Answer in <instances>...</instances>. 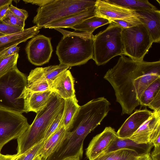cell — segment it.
I'll return each instance as SVG.
<instances>
[{
    "mask_svg": "<svg viewBox=\"0 0 160 160\" xmlns=\"http://www.w3.org/2000/svg\"><path fill=\"white\" fill-rule=\"evenodd\" d=\"M113 87L121 115L131 114L140 105L145 89L160 78V61H138L121 55L116 64L104 76Z\"/></svg>",
    "mask_w": 160,
    "mask_h": 160,
    "instance_id": "6da1fadb",
    "label": "cell"
},
{
    "mask_svg": "<svg viewBox=\"0 0 160 160\" xmlns=\"http://www.w3.org/2000/svg\"><path fill=\"white\" fill-rule=\"evenodd\" d=\"M63 35L57 46L56 54L60 64L69 67L84 64L92 59L94 35L85 32L54 29Z\"/></svg>",
    "mask_w": 160,
    "mask_h": 160,
    "instance_id": "7a4b0ae2",
    "label": "cell"
},
{
    "mask_svg": "<svg viewBox=\"0 0 160 160\" xmlns=\"http://www.w3.org/2000/svg\"><path fill=\"white\" fill-rule=\"evenodd\" d=\"M64 100L52 92L47 104L37 113L32 123L17 139V154L21 155L43 141L46 132L55 117L64 109Z\"/></svg>",
    "mask_w": 160,
    "mask_h": 160,
    "instance_id": "3957f363",
    "label": "cell"
},
{
    "mask_svg": "<svg viewBox=\"0 0 160 160\" xmlns=\"http://www.w3.org/2000/svg\"><path fill=\"white\" fill-rule=\"evenodd\" d=\"M27 84L26 75L17 66L0 76V108L27 113L25 100L22 98Z\"/></svg>",
    "mask_w": 160,
    "mask_h": 160,
    "instance_id": "277c9868",
    "label": "cell"
},
{
    "mask_svg": "<svg viewBox=\"0 0 160 160\" xmlns=\"http://www.w3.org/2000/svg\"><path fill=\"white\" fill-rule=\"evenodd\" d=\"M96 0H53L37 9L33 22L43 28L95 6Z\"/></svg>",
    "mask_w": 160,
    "mask_h": 160,
    "instance_id": "5b68a950",
    "label": "cell"
},
{
    "mask_svg": "<svg viewBox=\"0 0 160 160\" xmlns=\"http://www.w3.org/2000/svg\"><path fill=\"white\" fill-rule=\"evenodd\" d=\"M122 29L111 22L104 30L94 35L92 59L97 65L105 64L113 58L124 55Z\"/></svg>",
    "mask_w": 160,
    "mask_h": 160,
    "instance_id": "8992f818",
    "label": "cell"
},
{
    "mask_svg": "<svg viewBox=\"0 0 160 160\" xmlns=\"http://www.w3.org/2000/svg\"><path fill=\"white\" fill-rule=\"evenodd\" d=\"M122 36L124 55L137 61H143L153 43L144 25L123 29Z\"/></svg>",
    "mask_w": 160,
    "mask_h": 160,
    "instance_id": "52a82bcc",
    "label": "cell"
},
{
    "mask_svg": "<svg viewBox=\"0 0 160 160\" xmlns=\"http://www.w3.org/2000/svg\"><path fill=\"white\" fill-rule=\"evenodd\" d=\"M29 125L22 113L0 108V152L7 143L19 138Z\"/></svg>",
    "mask_w": 160,
    "mask_h": 160,
    "instance_id": "ba28073f",
    "label": "cell"
},
{
    "mask_svg": "<svg viewBox=\"0 0 160 160\" xmlns=\"http://www.w3.org/2000/svg\"><path fill=\"white\" fill-rule=\"evenodd\" d=\"M51 40L50 38L38 35L28 42L25 50L31 63L36 66H41L49 62L53 51Z\"/></svg>",
    "mask_w": 160,
    "mask_h": 160,
    "instance_id": "9c48e42d",
    "label": "cell"
},
{
    "mask_svg": "<svg viewBox=\"0 0 160 160\" xmlns=\"http://www.w3.org/2000/svg\"><path fill=\"white\" fill-rule=\"evenodd\" d=\"M118 136L115 129L110 127H106L101 133L92 138L86 152L89 160L95 158L104 151Z\"/></svg>",
    "mask_w": 160,
    "mask_h": 160,
    "instance_id": "30bf717a",
    "label": "cell"
},
{
    "mask_svg": "<svg viewBox=\"0 0 160 160\" xmlns=\"http://www.w3.org/2000/svg\"><path fill=\"white\" fill-rule=\"evenodd\" d=\"M95 6L96 15L110 21L138 16L135 11L109 3L106 0H97Z\"/></svg>",
    "mask_w": 160,
    "mask_h": 160,
    "instance_id": "8fae6325",
    "label": "cell"
},
{
    "mask_svg": "<svg viewBox=\"0 0 160 160\" xmlns=\"http://www.w3.org/2000/svg\"><path fill=\"white\" fill-rule=\"evenodd\" d=\"M152 113L153 112L146 108L136 110L117 132L118 137L121 138H129Z\"/></svg>",
    "mask_w": 160,
    "mask_h": 160,
    "instance_id": "7c38bea8",
    "label": "cell"
},
{
    "mask_svg": "<svg viewBox=\"0 0 160 160\" xmlns=\"http://www.w3.org/2000/svg\"><path fill=\"white\" fill-rule=\"evenodd\" d=\"M74 79L69 70L60 73L50 86V90L64 100L76 98Z\"/></svg>",
    "mask_w": 160,
    "mask_h": 160,
    "instance_id": "4fadbf2b",
    "label": "cell"
},
{
    "mask_svg": "<svg viewBox=\"0 0 160 160\" xmlns=\"http://www.w3.org/2000/svg\"><path fill=\"white\" fill-rule=\"evenodd\" d=\"M159 126L160 112L153 111L152 115L128 138L139 144H152V136Z\"/></svg>",
    "mask_w": 160,
    "mask_h": 160,
    "instance_id": "5bb4252c",
    "label": "cell"
},
{
    "mask_svg": "<svg viewBox=\"0 0 160 160\" xmlns=\"http://www.w3.org/2000/svg\"><path fill=\"white\" fill-rule=\"evenodd\" d=\"M138 17L144 25L153 42H160V11L151 10L136 11Z\"/></svg>",
    "mask_w": 160,
    "mask_h": 160,
    "instance_id": "9a60e30c",
    "label": "cell"
},
{
    "mask_svg": "<svg viewBox=\"0 0 160 160\" xmlns=\"http://www.w3.org/2000/svg\"><path fill=\"white\" fill-rule=\"evenodd\" d=\"M42 28L36 25L24 29L19 32L0 37V52L9 47L18 45L32 38L39 33Z\"/></svg>",
    "mask_w": 160,
    "mask_h": 160,
    "instance_id": "2e32d148",
    "label": "cell"
},
{
    "mask_svg": "<svg viewBox=\"0 0 160 160\" xmlns=\"http://www.w3.org/2000/svg\"><path fill=\"white\" fill-rule=\"evenodd\" d=\"M42 67H38L32 70L27 78V84L22 96L33 92H43L50 90V86L46 80L42 70Z\"/></svg>",
    "mask_w": 160,
    "mask_h": 160,
    "instance_id": "e0dca14e",
    "label": "cell"
},
{
    "mask_svg": "<svg viewBox=\"0 0 160 160\" xmlns=\"http://www.w3.org/2000/svg\"><path fill=\"white\" fill-rule=\"evenodd\" d=\"M68 131L64 126L44 141L41 148L39 151V155L42 160L46 159L60 148L65 139Z\"/></svg>",
    "mask_w": 160,
    "mask_h": 160,
    "instance_id": "ac0fdd59",
    "label": "cell"
},
{
    "mask_svg": "<svg viewBox=\"0 0 160 160\" xmlns=\"http://www.w3.org/2000/svg\"><path fill=\"white\" fill-rule=\"evenodd\" d=\"M152 147V144H139L128 138H121L118 137L112 142L106 149L99 155L122 148H127L136 151L139 155H141L150 153V151Z\"/></svg>",
    "mask_w": 160,
    "mask_h": 160,
    "instance_id": "d6986e66",
    "label": "cell"
},
{
    "mask_svg": "<svg viewBox=\"0 0 160 160\" xmlns=\"http://www.w3.org/2000/svg\"><path fill=\"white\" fill-rule=\"evenodd\" d=\"M95 6L89 8L79 13L44 27V28H71L86 19L96 15Z\"/></svg>",
    "mask_w": 160,
    "mask_h": 160,
    "instance_id": "ffe728a7",
    "label": "cell"
},
{
    "mask_svg": "<svg viewBox=\"0 0 160 160\" xmlns=\"http://www.w3.org/2000/svg\"><path fill=\"white\" fill-rule=\"evenodd\" d=\"M52 92L48 90L43 92H33L25 97L26 106L27 113H37L47 105Z\"/></svg>",
    "mask_w": 160,
    "mask_h": 160,
    "instance_id": "44dd1931",
    "label": "cell"
},
{
    "mask_svg": "<svg viewBox=\"0 0 160 160\" xmlns=\"http://www.w3.org/2000/svg\"><path fill=\"white\" fill-rule=\"evenodd\" d=\"M111 23L109 20L96 15L86 19L71 28L74 29L75 32L92 34L97 28Z\"/></svg>",
    "mask_w": 160,
    "mask_h": 160,
    "instance_id": "7402d4cb",
    "label": "cell"
},
{
    "mask_svg": "<svg viewBox=\"0 0 160 160\" xmlns=\"http://www.w3.org/2000/svg\"><path fill=\"white\" fill-rule=\"evenodd\" d=\"M139 155L134 150L124 148L99 155L91 160H137Z\"/></svg>",
    "mask_w": 160,
    "mask_h": 160,
    "instance_id": "603a6c76",
    "label": "cell"
},
{
    "mask_svg": "<svg viewBox=\"0 0 160 160\" xmlns=\"http://www.w3.org/2000/svg\"><path fill=\"white\" fill-rule=\"evenodd\" d=\"M110 3L134 11L156 10L148 0H106Z\"/></svg>",
    "mask_w": 160,
    "mask_h": 160,
    "instance_id": "cb8c5ba5",
    "label": "cell"
},
{
    "mask_svg": "<svg viewBox=\"0 0 160 160\" xmlns=\"http://www.w3.org/2000/svg\"><path fill=\"white\" fill-rule=\"evenodd\" d=\"M76 98L64 100L62 123L67 130L80 106Z\"/></svg>",
    "mask_w": 160,
    "mask_h": 160,
    "instance_id": "d4e9b609",
    "label": "cell"
},
{
    "mask_svg": "<svg viewBox=\"0 0 160 160\" xmlns=\"http://www.w3.org/2000/svg\"><path fill=\"white\" fill-rule=\"evenodd\" d=\"M160 93V78L154 81L144 91L140 99V105L148 107L155 97Z\"/></svg>",
    "mask_w": 160,
    "mask_h": 160,
    "instance_id": "484cf974",
    "label": "cell"
},
{
    "mask_svg": "<svg viewBox=\"0 0 160 160\" xmlns=\"http://www.w3.org/2000/svg\"><path fill=\"white\" fill-rule=\"evenodd\" d=\"M70 67L59 64L42 68L43 74L49 86L52 81L61 72L68 70Z\"/></svg>",
    "mask_w": 160,
    "mask_h": 160,
    "instance_id": "4316f807",
    "label": "cell"
},
{
    "mask_svg": "<svg viewBox=\"0 0 160 160\" xmlns=\"http://www.w3.org/2000/svg\"><path fill=\"white\" fill-rule=\"evenodd\" d=\"M19 57L18 53L0 58V76L17 66Z\"/></svg>",
    "mask_w": 160,
    "mask_h": 160,
    "instance_id": "83f0119b",
    "label": "cell"
},
{
    "mask_svg": "<svg viewBox=\"0 0 160 160\" xmlns=\"http://www.w3.org/2000/svg\"><path fill=\"white\" fill-rule=\"evenodd\" d=\"M110 21L111 22L120 26L123 29L132 28L142 24L137 16L122 19H113Z\"/></svg>",
    "mask_w": 160,
    "mask_h": 160,
    "instance_id": "f1b7e54d",
    "label": "cell"
},
{
    "mask_svg": "<svg viewBox=\"0 0 160 160\" xmlns=\"http://www.w3.org/2000/svg\"><path fill=\"white\" fill-rule=\"evenodd\" d=\"M63 111V110L55 117L50 125L43 139L44 141L63 126L62 123Z\"/></svg>",
    "mask_w": 160,
    "mask_h": 160,
    "instance_id": "f546056e",
    "label": "cell"
},
{
    "mask_svg": "<svg viewBox=\"0 0 160 160\" xmlns=\"http://www.w3.org/2000/svg\"><path fill=\"white\" fill-rule=\"evenodd\" d=\"M1 20L3 22L9 25L24 29L25 20L14 15L9 9L5 15Z\"/></svg>",
    "mask_w": 160,
    "mask_h": 160,
    "instance_id": "4dcf8cb0",
    "label": "cell"
},
{
    "mask_svg": "<svg viewBox=\"0 0 160 160\" xmlns=\"http://www.w3.org/2000/svg\"><path fill=\"white\" fill-rule=\"evenodd\" d=\"M44 141L36 144L23 154L20 155L16 160H33L38 156V153L43 145Z\"/></svg>",
    "mask_w": 160,
    "mask_h": 160,
    "instance_id": "1f68e13d",
    "label": "cell"
},
{
    "mask_svg": "<svg viewBox=\"0 0 160 160\" xmlns=\"http://www.w3.org/2000/svg\"><path fill=\"white\" fill-rule=\"evenodd\" d=\"M24 29L6 23L0 20V32L5 35H9L20 32Z\"/></svg>",
    "mask_w": 160,
    "mask_h": 160,
    "instance_id": "d6a6232c",
    "label": "cell"
},
{
    "mask_svg": "<svg viewBox=\"0 0 160 160\" xmlns=\"http://www.w3.org/2000/svg\"><path fill=\"white\" fill-rule=\"evenodd\" d=\"M9 9L14 15L25 21L28 16V12L26 10L18 8L12 4L9 6Z\"/></svg>",
    "mask_w": 160,
    "mask_h": 160,
    "instance_id": "836d02e7",
    "label": "cell"
},
{
    "mask_svg": "<svg viewBox=\"0 0 160 160\" xmlns=\"http://www.w3.org/2000/svg\"><path fill=\"white\" fill-rule=\"evenodd\" d=\"M18 45H16L9 47L0 52V58H6L18 53L20 48Z\"/></svg>",
    "mask_w": 160,
    "mask_h": 160,
    "instance_id": "e575fe53",
    "label": "cell"
},
{
    "mask_svg": "<svg viewBox=\"0 0 160 160\" xmlns=\"http://www.w3.org/2000/svg\"><path fill=\"white\" fill-rule=\"evenodd\" d=\"M150 143L155 148L160 147V126L155 130L151 138Z\"/></svg>",
    "mask_w": 160,
    "mask_h": 160,
    "instance_id": "d590c367",
    "label": "cell"
},
{
    "mask_svg": "<svg viewBox=\"0 0 160 160\" xmlns=\"http://www.w3.org/2000/svg\"><path fill=\"white\" fill-rule=\"evenodd\" d=\"M53 0H23L25 3H30L39 6V7H43L50 3Z\"/></svg>",
    "mask_w": 160,
    "mask_h": 160,
    "instance_id": "8d00e7d4",
    "label": "cell"
},
{
    "mask_svg": "<svg viewBox=\"0 0 160 160\" xmlns=\"http://www.w3.org/2000/svg\"><path fill=\"white\" fill-rule=\"evenodd\" d=\"M150 155L152 160H160V147L155 148Z\"/></svg>",
    "mask_w": 160,
    "mask_h": 160,
    "instance_id": "74e56055",
    "label": "cell"
},
{
    "mask_svg": "<svg viewBox=\"0 0 160 160\" xmlns=\"http://www.w3.org/2000/svg\"><path fill=\"white\" fill-rule=\"evenodd\" d=\"M10 6L6 5L0 8V20L2 19L5 15Z\"/></svg>",
    "mask_w": 160,
    "mask_h": 160,
    "instance_id": "f35d334b",
    "label": "cell"
},
{
    "mask_svg": "<svg viewBox=\"0 0 160 160\" xmlns=\"http://www.w3.org/2000/svg\"><path fill=\"white\" fill-rule=\"evenodd\" d=\"M20 155H18L17 154L11 155H3L0 160H13Z\"/></svg>",
    "mask_w": 160,
    "mask_h": 160,
    "instance_id": "ab89813d",
    "label": "cell"
},
{
    "mask_svg": "<svg viewBox=\"0 0 160 160\" xmlns=\"http://www.w3.org/2000/svg\"><path fill=\"white\" fill-rule=\"evenodd\" d=\"M150 153H147L140 155L137 160H152Z\"/></svg>",
    "mask_w": 160,
    "mask_h": 160,
    "instance_id": "60d3db41",
    "label": "cell"
},
{
    "mask_svg": "<svg viewBox=\"0 0 160 160\" xmlns=\"http://www.w3.org/2000/svg\"><path fill=\"white\" fill-rule=\"evenodd\" d=\"M12 0H0V8L6 5L12 4Z\"/></svg>",
    "mask_w": 160,
    "mask_h": 160,
    "instance_id": "b9f144b4",
    "label": "cell"
},
{
    "mask_svg": "<svg viewBox=\"0 0 160 160\" xmlns=\"http://www.w3.org/2000/svg\"><path fill=\"white\" fill-rule=\"evenodd\" d=\"M64 160H80L79 159L74 157H69L65 159Z\"/></svg>",
    "mask_w": 160,
    "mask_h": 160,
    "instance_id": "7bdbcfd3",
    "label": "cell"
},
{
    "mask_svg": "<svg viewBox=\"0 0 160 160\" xmlns=\"http://www.w3.org/2000/svg\"><path fill=\"white\" fill-rule=\"evenodd\" d=\"M41 158L39 155L37 156L33 160H41Z\"/></svg>",
    "mask_w": 160,
    "mask_h": 160,
    "instance_id": "ee69618b",
    "label": "cell"
},
{
    "mask_svg": "<svg viewBox=\"0 0 160 160\" xmlns=\"http://www.w3.org/2000/svg\"><path fill=\"white\" fill-rule=\"evenodd\" d=\"M3 155L1 153V152H0V160L3 157Z\"/></svg>",
    "mask_w": 160,
    "mask_h": 160,
    "instance_id": "f6af8a7d",
    "label": "cell"
},
{
    "mask_svg": "<svg viewBox=\"0 0 160 160\" xmlns=\"http://www.w3.org/2000/svg\"><path fill=\"white\" fill-rule=\"evenodd\" d=\"M5 35L0 32V37L4 36Z\"/></svg>",
    "mask_w": 160,
    "mask_h": 160,
    "instance_id": "bcb514c9",
    "label": "cell"
},
{
    "mask_svg": "<svg viewBox=\"0 0 160 160\" xmlns=\"http://www.w3.org/2000/svg\"><path fill=\"white\" fill-rule=\"evenodd\" d=\"M20 155H19V156H20ZM19 156H18V157H19ZM18 157H17V158H15V159H14V160H16V159H17V158Z\"/></svg>",
    "mask_w": 160,
    "mask_h": 160,
    "instance_id": "7dc6e473",
    "label": "cell"
},
{
    "mask_svg": "<svg viewBox=\"0 0 160 160\" xmlns=\"http://www.w3.org/2000/svg\"><path fill=\"white\" fill-rule=\"evenodd\" d=\"M41 160H42L41 159Z\"/></svg>",
    "mask_w": 160,
    "mask_h": 160,
    "instance_id": "c3c4849f",
    "label": "cell"
}]
</instances>
